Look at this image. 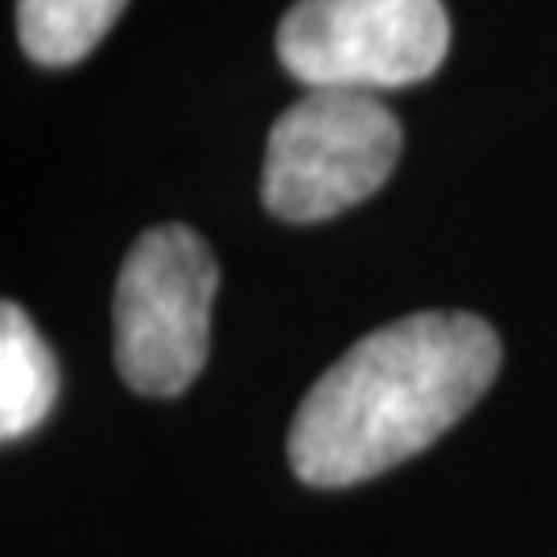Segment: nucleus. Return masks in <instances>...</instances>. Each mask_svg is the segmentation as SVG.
I'll return each instance as SVG.
<instances>
[{"instance_id": "obj_5", "label": "nucleus", "mask_w": 557, "mask_h": 557, "mask_svg": "<svg viewBox=\"0 0 557 557\" xmlns=\"http://www.w3.org/2000/svg\"><path fill=\"white\" fill-rule=\"evenodd\" d=\"M59 393V368L25 310L4 301L0 310V438L17 442L38 430Z\"/></svg>"}, {"instance_id": "obj_3", "label": "nucleus", "mask_w": 557, "mask_h": 557, "mask_svg": "<svg viewBox=\"0 0 557 557\" xmlns=\"http://www.w3.org/2000/svg\"><path fill=\"white\" fill-rule=\"evenodd\" d=\"M400 158V124L372 91H306L285 108L264 149V207L319 223L376 195Z\"/></svg>"}, {"instance_id": "obj_2", "label": "nucleus", "mask_w": 557, "mask_h": 557, "mask_svg": "<svg viewBox=\"0 0 557 557\" xmlns=\"http://www.w3.org/2000/svg\"><path fill=\"white\" fill-rule=\"evenodd\" d=\"M220 269L199 232L153 227L124 257L112 301L116 368L140 397H178L211 351Z\"/></svg>"}, {"instance_id": "obj_6", "label": "nucleus", "mask_w": 557, "mask_h": 557, "mask_svg": "<svg viewBox=\"0 0 557 557\" xmlns=\"http://www.w3.org/2000/svg\"><path fill=\"white\" fill-rule=\"evenodd\" d=\"M128 0H17V34L41 66H75L116 25Z\"/></svg>"}, {"instance_id": "obj_1", "label": "nucleus", "mask_w": 557, "mask_h": 557, "mask_svg": "<svg viewBox=\"0 0 557 557\" xmlns=\"http://www.w3.org/2000/svg\"><path fill=\"white\" fill-rule=\"evenodd\" d=\"M499 372V338L475 314L425 310L363 335L306 393L289 467L310 487H351L442 438Z\"/></svg>"}, {"instance_id": "obj_4", "label": "nucleus", "mask_w": 557, "mask_h": 557, "mask_svg": "<svg viewBox=\"0 0 557 557\" xmlns=\"http://www.w3.org/2000/svg\"><path fill=\"white\" fill-rule=\"evenodd\" d=\"M450 50L442 0H298L277 25L281 66L310 91H388L430 79Z\"/></svg>"}]
</instances>
